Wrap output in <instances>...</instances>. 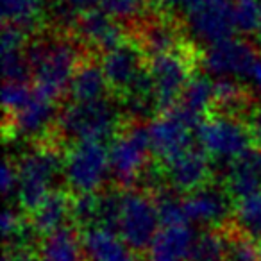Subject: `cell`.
<instances>
[{"label":"cell","mask_w":261,"mask_h":261,"mask_svg":"<svg viewBox=\"0 0 261 261\" xmlns=\"http://www.w3.org/2000/svg\"><path fill=\"white\" fill-rule=\"evenodd\" d=\"M91 52L73 33L45 29L27 40L25 56L33 70V84L52 98H63L75 70Z\"/></svg>","instance_id":"6da1fadb"},{"label":"cell","mask_w":261,"mask_h":261,"mask_svg":"<svg viewBox=\"0 0 261 261\" xmlns=\"http://www.w3.org/2000/svg\"><path fill=\"white\" fill-rule=\"evenodd\" d=\"M123 104L113 95L97 100H68L59 109L58 136L61 142L113 140L127 120Z\"/></svg>","instance_id":"7a4b0ae2"},{"label":"cell","mask_w":261,"mask_h":261,"mask_svg":"<svg viewBox=\"0 0 261 261\" xmlns=\"http://www.w3.org/2000/svg\"><path fill=\"white\" fill-rule=\"evenodd\" d=\"M18 185L16 200L22 211L31 215L40 202L56 190L58 177L65 175V158L58 143H34L16 160Z\"/></svg>","instance_id":"3957f363"},{"label":"cell","mask_w":261,"mask_h":261,"mask_svg":"<svg viewBox=\"0 0 261 261\" xmlns=\"http://www.w3.org/2000/svg\"><path fill=\"white\" fill-rule=\"evenodd\" d=\"M202 50L193 40L182 41L179 47L149 58L158 113L174 108L186 90L190 79L200 70Z\"/></svg>","instance_id":"277c9868"},{"label":"cell","mask_w":261,"mask_h":261,"mask_svg":"<svg viewBox=\"0 0 261 261\" xmlns=\"http://www.w3.org/2000/svg\"><path fill=\"white\" fill-rule=\"evenodd\" d=\"M150 156L152 147L149 123L142 118L127 116L109 147V165L116 186L123 190L136 188L143 170L152 161Z\"/></svg>","instance_id":"5b68a950"},{"label":"cell","mask_w":261,"mask_h":261,"mask_svg":"<svg viewBox=\"0 0 261 261\" xmlns=\"http://www.w3.org/2000/svg\"><path fill=\"white\" fill-rule=\"evenodd\" d=\"M195 136L199 138V145L210 154L211 161L218 167H225V170L240 154L256 145L242 116L218 111H211L204 118L197 127Z\"/></svg>","instance_id":"8992f818"},{"label":"cell","mask_w":261,"mask_h":261,"mask_svg":"<svg viewBox=\"0 0 261 261\" xmlns=\"http://www.w3.org/2000/svg\"><path fill=\"white\" fill-rule=\"evenodd\" d=\"M111 175L109 149L98 140L73 142L65 154L66 188L72 193H91L104 190Z\"/></svg>","instance_id":"52a82bcc"},{"label":"cell","mask_w":261,"mask_h":261,"mask_svg":"<svg viewBox=\"0 0 261 261\" xmlns=\"http://www.w3.org/2000/svg\"><path fill=\"white\" fill-rule=\"evenodd\" d=\"M179 18L199 47L231 38L238 31L232 0H186Z\"/></svg>","instance_id":"ba28073f"},{"label":"cell","mask_w":261,"mask_h":261,"mask_svg":"<svg viewBox=\"0 0 261 261\" xmlns=\"http://www.w3.org/2000/svg\"><path fill=\"white\" fill-rule=\"evenodd\" d=\"M58 100L34 88L25 106L11 115H4L6 138H25L33 143H58Z\"/></svg>","instance_id":"9c48e42d"},{"label":"cell","mask_w":261,"mask_h":261,"mask_svg":"<svg viewBox=\"0 0 261 261\" xmlns=\"http://www.w3.org/2000/svg\"><path fill=\"white\" fill-rule=\"evenodd\" d=\"M160 224L152 193L143 188L123 190L116 232L133 252L143 254L149 250L154 236L160 231Z\"/></svg>","instance_id":"30bf717a"},{"label":"cell","mask_w":261,"mask_h":261,"mask_svg":"<svg viewBox=\"0 0 261 261\" xmlns=\"http://www.w3.org/2000/svg\"><path fill=\"white\" fill-rule=\"evenodd\" d=\"M261 50L257 45L243 38H225L202 48L200 68L211 77H236L249 81L256 59Z\"/></svg>","instance_id":"8fae6325"},{"label":"cell","mask_w":261,"mask_h":261,"mask_svg":"<svg viewBox=\"0 0 261 261\" xmlns=\"http://www.w3.org/2000/svg\"><path fill=\"white\" fill-rule=\"evenodd\" d=\"M188 222L199 224L206 229H222L231 222L234 199L227 192L224 182L211 179L200 188L186 193L182 199Z\"/></svg>","instance_id":"7c38bea8"},{"label":"cell","mask_w":261,"mask_h":261,"mask_svg":"<svg viewBox=\"0 0 261 261\" xmlns=\"http://www.w3.org/2000/svg\"><path fill=\"white\" fill-rule=\"evenodd\" d=\"M98 59L108 79L111 95L118 100H122L129 93L140 73L149 65V58L133 36L118 47L104 52Z\"/></svg>","instance_id":"4fadbf2b"},{"label":"cell","mask_w":261,"mask_h":261,"mask_svg":"<svg viewBox=\"0 0 261 261\" xmlns=\"http://www.w3.org/2000/svg\"><path fill=\"white\" fill-rule=\"evenodd\" d=\"M149 133L152 156L160 163H167L195 145L193 135L197 130L179 115L175 108L152 116V120L149 122Z\"/></svg>","instance_id":"5bb4252c"},{"label":"cell","mask_w":261,"mask_h":261,"mask_svg":"<svg viewBox=\"0 0 261 261\" xmlns=\"http://www.w3.org/2000/svg\"><path fill=\"white\" fill-rule=\"evenodd\" d=\"M72 33L93 56H102L130 38V31L125 27V22L115 18L100 8L81 13Z\"/></svg>","instance_id":"9a60e30c"},{"label":"cell","mask_w":261,"mask_h":261,"mask_svg":"<svg viewBox=\"0 0 261 261\" xmlns=\"http://www.w3.org/2000/svg\"><path fill=\"white\" fill-rule=\"evenodd\" d=\"M211 158L200 145H193L163 165L167 185L179 193H190L213 179Z\"/></svg>","instance_id":"2e32d148"},{"label":"cell","mask_w":261,"mask_h":261,"mask_svg":"<svg viewBox=\"0 0 261 261\" xmlns=\"http://www.w3.org/2000/svg\"><path fill=\"white\" fill-rule=\"evenodd\" d=\"M224 185L234 200L261 190V147L252 145L225 170Z\"/></svg>","instance_id":"e0dca14e"},{"label":"cell","mask_w":261,"mask_h":261,"mask_svg":"<svg viewBox=\"0 0 261 261\" xmlns=\"http://www.w3.org/2000/svg\"><path fill=\"white\" fill-rule=\"evenodd\" d=\"M73 193L68 188H56L40 202V206L29 215V220L36 232L41 236L50 234L72 222Z\"/></svg>","instance_id":"ac0fdd59"},{"label":"cell","mask_w":261,"mask_h":261,"mask_svg":"<svg viewBox=\"0 0 261 261\" xmlns=\"http://www.w3.org/2000/svg\"><path fill=\"white\" fill-rule=\"evenodd\" d=\"M195 231L185 224L161 225L150 243L149 259L150 261H188L192 247L195 243Z\"/></svg>","instance_id":"d6986e66"},{"label":"cell","mask_w":261,"mask_h":261,"mask_svg":"<svg viewBox=\"0 0 261 261\" xmlns=\"http://www.w3.org/2000/svg\"><path fill=\"white\" fill-rule=\"evenodd\" d=\"M108 95H111V90L100 59H95L93 54L86 56L70 81L66 97L68 100H97Z\"/></svg>","instance_id":"ffe728a7"},{"label":"cell","mask_w":261,"mask_h":261,"mask_svg":"<svg viewBox=\"0 0 261 261\" xmlns=\"http://www.w3.org/2000/svg\"><path fill=\"white\" fill-rule=\"evenodd\" d=\"M84 252L88 261H135L129 249L118 232L106 227H91L81 232Z\"/></svg>","instance_id":"44dd1931"},{"label":"cell","mask_w":261,"mask_h":261,"mask_svg":"<svg viewBox=\"0 0 261 261\" xmlns=\"http://www.w3.org/2000/svg\"><path fill=\"white\" fill-rule=\"evenodd\" d=\"M41 261H88L83 240L75 225H66L38 240Z\"/></svg>","instance_id":"7402d4cb"},{"label":"cell","mask_w":261,"mask_h":261,"mask_svg":"<svg viewBox=\"0 0 261 261\" xmlns=\"http://www.w3.org/2000/svg\"><path fill=\"white\" fill-rule=\"evenodd\" d=\"M48 0H2V23H11L29 36L45 31Z\"/></svg>","instance_id":"603a6c76"},{"label":"cell","mask_w":261,"mask_h":261,"mask_svg":"<svg viewBox=\"0 0 261 261\" xmlns=\"http://www.w3.org/2000/svg\"><path fill=\"white\" fill-rule=\"evenodd\" d=\"M229 224L256 245H261V190L234 200Z\"/></svg>","instance_id":"cb8c5ba5"},{"label":"cell","mask_w":261,"mask_h":261,"mask_svg":"<svg viewBox=\"0 0 261 261\" xmlns=\"http://www.w3.org/2000/svg\"><path fill=\"white\" fill-rule=\"evenodd\" d=\"M225 231L204 229L197 234L188 261H225Z\"/></svg>","instance_id":"d4e9b609"},{"label":"cell","mask_w":261,"mask_h":261,"mask_svg":"<svg viewBox=\"0 0 261 261\" xmlns=\"http://www.w3.org/2000/svg\"><path fill=\"white\" fill-rule=\"evenodd\" d=\"M177 193L179 192H175L170 186L168 188L165 186V188L152 193L161 225H174L188 222V217H186L185 211V202H182V199H179Z\"/></svg>","instance_id":"484cf974"},{"label":"cell","mask_w":261,"mask_h":261,"mask_svg":"<svg viewBox=\"0 0 261 261\" xmlns=\"http://www.w3.org/2000/svg\"><path fill=\"white\" fill-rule=\"evenodd\" d=\"M225 231V261H261L257 245L238 232L231 224L224 227Z\"/></svg>","instance_id":"4316f807"},{"label":"cell","mask_w":261,"mask_h":261,"mask_svg":"<svg viewBox=\"0 0 261 261\" xmlns=\"http://www.w3.org/2000/svg\"><path fill=\"white\" fill-rule=\"evenodd\" d=\"M2 72H4V81L33 83V70L27 61L25 47L2 50Z\"/></svg>","instance_id":"83f0119b"},{"label":"cell","mask_w":261,"mask_h":261,"mask_svg":"<svg viewBox=\"0 0 261 261\" xmlns=\"http://www.w3.org/2000/svg\"><path fill=\"white\" fill-rule=\"evenodd\" d=\"M100 9L125 23H135L145 15V0H100Z\"/></svg>","instance_id":"f1b7e54d"},{"label":"cell","mask_w":261,"mask_h":261,"mask_svg":"<svg viewBox=\"0 0 261 261\" xmlns=\"http://www.w3.org/2000/svg\"><path fill=\"white\" fill-rule=\"evenodd\" d=\"M236 25L243 34H256L261 20V0H232Z\"/></svg>","instance_id":"f546056e"},{"label":"cell","mask_w":261,"mask_h":261,"mask_svg":"<svg viewBox=\"0 0 261 261\" xmlns=\"http://www.w3.org/2000/svg\"><path fill=\"white\" fill-rule=\"evenodd\" d=\"M34 88H31V83H18V81H4L2 88V102H4V115L18 111L22 106L29 102L33 97Z\"/></svg>","instance_id":"4dcf8cb0"},{"label":"cell","mask_w":261,"mask_h":261,"mask_svg":"<svg viewBox=\"0 0 261 261\" xmlns=\"http://www.w3.org/2000/svg\"><path fill=\"white\" fill-rule=\"evenodd\" d=\"M16 185H18V168H16V161L11 158H6L2 163V175H0V186H2V193L6 199L16 193Z\"/></svg>","instance_id":"1f68e13d"},{"label":"cell","mask_w":261,"mask_h":261,"mask_svg":"<svg viewBox=\"0 0 261 261\" xmlns=\"http://www.w3.org/2000/svg\"><path fill=\"white\" fill-rule=\"evenodd\" d=\"M243 120H245L250 135H252L254 143L261 147V100H257L256 104L245 113Z\"/></svg>","instance_id":"d6a6232c"},{"label":"cell","mask_w":261,"mask_h":261,"mask_svg":"<svg viewBox=\"0 0 261 261\" xmlns=\"http://www.w3.org/2000/svg\"><path fill=\"white\" fill-rule=\"evenodd\" d=\"M2 261H41L33 249H6Z\"/></svg>","instance_id":"836d02e7"},{"label":"cell","mask_w":261,"mask_h":261,"mask_svg":"<svg viewBox=\"0 0 261 261\" xmlns=\"http://www.w3.org/2000/svg\"><path fill=\"white\" fill-rule=\"evenodd\" d=\"M250 84L254 86V95H257V100H261V54L259 58L256 59L254 63L252 70H250V75H249Z\"/></svg>","instance_id":"e575fe53"},{"label":"cell","mask_w":261,"mask_h":261,"mask_svg":"<svg viewBox=\"0 0 261 261\" xmlns=\"http://www.w3.org/2000/svg\"><path fill=\"white\" fill-rule=\"evenodd\" d=\"M77 13H84V11H90V9H95L100 6V0H66Z\"/></svg>","instance_id":"d590c367"},{"label":"cell","mask_w":261,"mask_h":261,"mask_svg":"<svg viewBox=\"0 0 261 261\" xmlns=\"http://www.w3.org/2000/svg\"><path fill=\"white\" fill-rule=\"evenodd\" d=\"M256 36H257V43H259V47H261V20H259V25H257Z\"/></svg>","instance_id":"8d00e7d4"},{"label":"cell","mask_w":261,"mask_h":261,"mask_svg":"<svg viewBox=\"0 0 261 261\" xmlns=\"http://www.w3.org/2000/svg\"><path fill=\"white\" fill-rule=\"evenodd\" d=\"M259 257H261V249H259Z\"/></svg>","instance_id":"74e56055"}]
</instances>
